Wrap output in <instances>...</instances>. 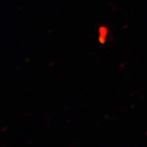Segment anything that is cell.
Returning <instances> with one entry per match:
<instances>
[{"instance_id": "1", "label": "cell", "mask_w": 147, "mask_h": 147, "mask_svg": "<svg viewBox=\"0 0 147 147\" xmlns=\"http://www.w3.org/2000/svg\"><path fill=\"white\" fill-rule=\"evenodd\" d=\"M99 41L101 44H104L105 41V38L107 37V29L106 27L104 26H100L99 29Z\"/></svg>"}]
</instances>
